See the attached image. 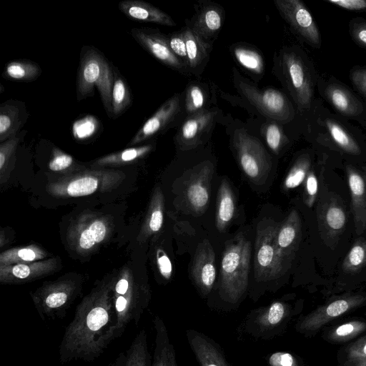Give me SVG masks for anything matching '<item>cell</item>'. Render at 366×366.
<instances>
[{
  "label": "cell",
  "instance_id": "obj_1",
  "mask_svg": "<svg viewBox=\"0 0 366 366\" xmlns=\"http://www.w3.org/2000/svg\"><path fill=\"white\" fill-rule=\"evenodd\" d=\"M115 310L106 296L85 300L65 329L59 350L60 362L98 358L115 339Z\"/></svg>",
  "mask_w": 366,
  "mask_h": 366
},
{
  "label": "cell",
  "instance_id": "obj_2",
  "mask_svg": "<svg viewBox=\"0 0 366 366\" xmlns=\"http://www.w3.org/2000/svg\"><path fill=\"white\" fill-rule=\"evenodd\" d=\"M305 120L306 137L317 148L353 159L366 155L365 134L332 112L321 98H316Z\"/></svg>",
  "mask_w": 366,
  "mask_h": 366
},
{
  "label": "cell",
  "instance_id": "obj_3",
  "mask_svg": "<svg viewBox=\"0 0 366 366\" xmlns=\"http://www.w3.org/2000/svg\"><path fill=\"white\" fill-rule=\"evenodd\" d=\"M251 249V242L242 234H239L226 244L219 284V295L226 302H238L247 289Z\"/></svg>",
  "mask_w": 366,
  "mask_h": 366
},
{
  "label": "cell",
  "instance_id": "obj_4",
  "mask_svg": "<svg viewBox=\"0 0 366 366\" xmlns=\"http://www.w3.org/2000/svg\"><path fill=\"white\" fill-rule=\"evenodd\" d=\"M281 66L297 111L305 119L316 99L318 73L307 55L297 47L282 53Z\"/></svg>",
  "mask_w": 366,
  "mask_h": 366
},
{
  "label": "cell",
  "instance_id": "obj_5",
  "mask_svg": "<svg viewBox=\"0 0 366 366\" xmlns=\"http://www.w3.org/2000/svg\"><path fill=\"white\" fill-rule=\"evenodd\" d=\"M114 72L104 55L94 47H84L77 71L76 97L81 101L94 94L97 87L109 116L112 118V92Z\"/></svg>",
  "mask_w": 366,
  "mask_h": 366
},
{
  "label": "cell",
  "instance_id": "obj_6",
  "mask_svg": "<svg viewBox=\"0 0 366 366\" xmlns=\"http://www.w3.org/2000/svg\"><path fill=\"white\" fill-rule=\"evenodd\" d=\"M317 90L336 114L366 127V102L345 84L332 76L318 74Z\"/></svg>",
  "mask_w": 366,
  "mask_h": 366
},
{
  "label": "cell",
  "instance_id": "obj_7",
  "mask_svg": "<svg viewBox=\"0 0 366 366\" xmlns=\"http://www.w3.org/2000/svg\"><path fill=\"white\" fill-rule=\"evenodd\" d=\"M278 224L263 221L257 227L254 257V276L257 281L267 282L280 277L286 269L275 245Z\"/></svg>",
  "mask_w": 366,
  "mask_h": 366
},
{
  "label": "cell",
  "instance_id": "obj_8",
  "mask_svg": "<svg viewBox=\"0 0 366 366\" xmlns=\"http://www.w3.org/2000/svg\"><path fill=\"white\" fill-rule=\"evenodd\" d=\"M233 144L244 173L253 183L262 184L271 167L269 156L262 144L244 129H239L234 133Z\"/></svg>",
  "mask_w": 366,
  "mask_h": 366
},
{
  "label": "cell",
  "instance_id": "obj_9",
  "mask_svg": "<svg viewBox=\"0 0 366 366\" xmlns=\"http://www.w3.org/2000/svg\"><path fill=\"white\" fill-rule=\"evenodd\" d=\"M236 86L239 92L267 117L283 124L295 119V109L287 97L279 90L259 89L242 80H237Z\"/></svg>",
  "mask_w": 366,
  "mask_h": 366
},
{
  "label": "cell",
  "instance_id": "obj_10",
  "mask_svg": "<svg viewBox=\"0 0 366 366\" xmlns=\"http://www.w3.org/2000/svg\"><path fill=\"white\" fill-rule=\"evenodd\" d=\"M289 315L290 307L286 303L273 302L251 311L244 320V331L255 338H274L282 332Z\"/></svg>",
  "mask_w": 366,
  "mask_h": 366
},
{
  "label": "cell",
  "instance_id": "obj_11",
  "mask_svg": "<svg viewBox=\"0 0 366 366\" xmlns=\"http://www.w3.org/2000/svg\"><path fill=\"white\" fill-rule=\"evenodd\" d=\"M274 4L285 21L297 35L313 48L320 49L322 39L317 24L306 7L300 0H275Z\"/></svg>",
  "mask_w": 366,
  "mask_h": 366
},
{
  "label": "cell",
  "instance_id": "obj_12",
  "mask_svg": "<svg viewBox=\"0 0 366 366\" xmlns=\"http://www.w3.org/2000/svg\"><path fill=\"white\" fill-rule=\"evenodd\" d=\"M131 35L139 45L167 66L184 72L187 65L171 50L168 36L152 28H133Z\"/></svg>",
  "mask_w": 366,
  "mask_h": 366
},
{
  "label": "cell",
  "instance_id": "obj_13",
  "mask_svg": "<svg viewBox=\"0 0 366 366\" xmlns=\"http://www.w3.org/2000/svg\"><path fill=\"white\" fill-rule=\"evenodd\" d=\"M212 174V164L204 162L197 167L187 182L183 192L184 199L195 214L204 213L209 205Z\"/></svg>",
  "mask_w": 366,
  "mask_h": 366
},
{
  "label": "cell",
  "instance_id": "obj_14",
  "mask_svg": "<svg viewBox=\"0 0 366 366\" xmlns=\"http://www.w3.org/2000/svg\"><path fill=\"white\" fill-rule=\"evenodd\" d=\"M192 277L201 295L207 297L212 290L216 278L215 254L208 240H204L196 249Z\"/></svg>",
  "mask_w": 366,
  "mask_h": 366
},
{
  "label": "cell",
  "instance_id": "obj_15",
  "mask_svg": "<svg viewBox=\"0 0 366 366\" xmlns=\"http://www.w3.org/2000/svg\"><path fill=\"white\" fill-rule=\"evenodd\" d=\"M186 337L200 366H232L220 345L204 333L189 329Z\"/></svg>",
  "mask_w": 366,
  "mask_h": 366
},
{
  "label": "cell",
  "instance_id": "obj_16",
  "mask_svg": "<svg viewBox=\"0 0 366 366\" xmlns=\"http://www.w3.org/2000/svg\"><path fill=\"white\" fill-rule=\"evenodd\" d=\"M345 169L355 231L360 235L366 229V174L350 164H346Z\"/></svg>",
  "mask_w": 366,
  "mask_h": 366
},
{
  "label": "cell",
  "instance_id": "obj_17",
  "mask_svg": "<svg viewBox=\"0 0 366 366\" xmlns=\"http://www.w3.org/2000/svg\"><path fill=\"white\" fill-rule=\"evenodd\" d=\"M180 109V97L175 94L167 99L157 111L149 118L131 141V144L144 142L163 131L174 119Z\"/></svg>",
  "mask_w": 366,
  "mask_h": 366
},
{
  "label": "cell",
  "instance_id": "obj_18",
  "mask_svg": "<svg viewBox=\"0 0 366 366\" xmlns=\"http://www.w3.org/2000/svg\"><path fill=\"white\" fill-rule=\"evenodd\" d=\"M301 224L298 213L293 209L285 221L278 225L275 245L282 261L288 264L300 238Z\"/></svg>",
  "mask_w": 366,
  "mask_h": 366
},
{
  "label": "cell",
  "instance_id": "obj_19",
  "mask_svg": "<svg viewBox=\"0 0 366 366\" xmlns=\"http://www.w3.org/2000/svg\"><path fill=\"white\" fill-rule=\"evenodd\" d=\"M118 8L122 13L131 19L169 26L176 25L170 16L145 1L123 0L119 3Z\"/></svg>",
  "mask_w": 366,
  "mask_h": 366
},
{
  "label": "cell",
  "instance_id": "obj_20",
  "mask_svg": "<svg viewBox=\"0 0 366 366\" xmlns=\"http://www.w3.org/2000/svg\"><path fill=\"white\" fill-rule=\"evenodd\" d=\"M214 115V112L204 109L190 115L178 133L177 140L179 144L185 148L197 145L201 137L212 125Z\"/></svg>",
  "mask_w": 366,
  "mask_h": 366
},
{
  "label": "cell",
  "instance_id": "obj_21",
  "mask_svg": "<svg viewBox=\"0 0 366 366\" xmlns=\"http://www.w3.org/2000/svg\"><path fill=\"white\" fill-rule=\"evenodd\" d=\"M29 114L24 102L9 99L0 106V141L3 142L16 136Z\"/></svg>",
  "mask_w": 366,
  "mask_h": 366
},
{
  "label": "cell",
  "instance_id": "obj_22",
  "mask_svg": "<svg viewBox=\"0 0 366 366\" xmlns=\"http://www.w3.org/2000/svg\"><path fill=\"white\" fill-rule=\"evenodd\" d=\"M153 325L155 340L152 366H177L175 348L163 320L157 315Z\"/></svg>",
  "mask_w": 366,
  "mask_h": 366
},
{
  "label": "cell",
  "instance_id": "obj_23",
  "mask_svg": "<svg viewBox=\"0 0 366 366\" xmlns=\"http://www.w3.org/2000/svg\"><path fill=\"white\" fill-rule=\"evenodd\" d=\"M364 300L361 296H349L337 299L332 301L327 306L321 308L318 312L314 315H310L303 321H314L300 324L299 328L300 330H308L314 329L320 324V322H324L328 318H333L340 316L347 312L351 307L360 304Z\"/></svg>",
  "mask_w": 366,
  "mask_h": 366
},
{
  "label": "cell",
  "instance_id": "obj_24",
  "mask_svg": "<svg viewBox=\"0 0 366 366\" xmlns=\"http://www.w3.org/2000/svg\"><path fill=\"white\" fill-rule=\"evenodd\" d=\"M224 20L222 10L214 5L204 6L194 18L192 29L203 39L214 36Z\"/></svg>",
  "mask_w": 366,
  "mask_h": 366
},
{
  "label": "cell",
  "instance_id": "obj_25",
  "mask_svg": "<svg viewBox=\"0 0 366 366\" xmlns=\"http://www.w3.org/2000/svg\"><path fill=\"white\" fill-rule=\"evenodd\" d=\"M235 200L232 189L226 179L221 182L217 192L216 227L224 231L234 215Z\"/></svg>",
  "mask_w": 366,
  "mask_h": 366
},
{
  "label": "cell",
  "instance_id": "obj_26",
  "mask_svg": "<svg viewBox=\"0 0 366 366\" xmlns=\"http://www.w3.org/2000/svg\"><path fill=\"white\" fill-rule=\"evenodd\" d=\"M41 74V69L36 63L18 59L6 64L2 76L12 81L29 82L36 79Z\"/></svg>",
  "mask_w": 366,
  "mask_h": 366
},
{
  "label": "cell",
  "instance_id": "obj_27",
  "mask_svg": "<svg viewBox=\"0 0 366 366\" xmlns=\"http://www.w3.org/2000/svg\"><path fill=\"white\" fill-rule=\"evenodd\" d=\"M146 331L140 330L125 352L124 366H152V355L149 351Z\"/></svg>",
  "mask_w": 366,
  "mask_h": 366
},
{
  "label": "cell",
  "instance_id": "obj_28",
  "mask_svg": "<svg viewBox=\"0 0 366 366\" xmlns=\"http://www.w3.org/2000/svg\"><path fill=\"white\" fill-rule=\"evenodd\" d=\"M186 43L188 66L195 69L207 56L209 44L192 28L183 31Z\"/></svg>",
  "mask_w": 366,
  "mask_h": 366
},
{
  "label": "cell",
  "instance_id": "obj_29",
  "mask_svg": "<svg viewBox=\"0 0 366 366\" xmlns=\"http://www.w3.org/2000/svg\"><path fill=\"white\" fill-rule=\"evenodd\" d=\"M132 96L124 78L114 73V81L112 92V118L121 116L131 105Z\"/></svg>",
  "mask_w": 366,
  "mask_h": 366
},
{
  "label": "cell",
  "instance_id": "obj_30",
  "mask_svg": "<svg viewBox=\"0 0 366 366\" xmlns=\"http://www.w3.org/2000/svg\"><path fill=\"white\" fill-rule=\"evenodd\" d=\"M322 221L328 234L337 236L345 228L346 214L341 205L331 200L322 212Z\"/></svg>",
  "mask_w": 366,
  "mask_h": 366
},
{
  "label": "cell",
  "instance_id": "obj_31",
  "mask_svg": "<svg viewBox=\"0 0 366 366\" xmlns=\"http://www.w3.org/2000/svg\"><path fill=\"white\" fill-rule=\"evenodd\" d=\"M312 165V157L310 153L300 154L295 160L285 182L284 187L291 189L300 186L306 179Z\"/></svg>",
  "mask_w": 366,
  "mask_h": 366
},
{
  "label": "cell",
  "instance_id": "obj_32",
  "mask_svg": "<svg viewBox=\"0 0 366 366\" xmlns=\"http://www.w3.org/2000/svg\"><path fill=\"white\" fill-rule=\"evenodd\" d=\"M366 266V240L358 239L345 257L342 269L347 273H355Z\"/></svg>",
  "mask_w": 366,
  "mask_h": 366
},
{
  "label": "cell",
  "instance_id": "obj_33",
  "mask_svg": "<svg viewBox=\"0 0 366 366\" xmlns=\"http://www.w3.org/2000/svg\"><path fill=\"white\" fill-rule=\"evenodd\" d=\"M233 53L237 61L244 68L255 74H261L263 71V59L257 51L238 46L234 48Z\"/></svg>",
  "mask_w": 366,
  "mask_h": 366
},
{
  "label": "cell",
  "instance_id": "obj_34",
  "mask_svg": "<svg viewBox=\"0 0 366 366\" xmlns=\"http://www.w3.org/2000/svg\"><path fill=\"white\" fill-rule=\"evenodd\" d=\"M263 134L269 148L275 154L288 142L282 128L277 123H269L264 127Z\"/></svg>",
  "mask_w": 366,
  "mask_h": 366
},
{
  "label": "cell",
  "instance_id": "obj_35",
  "mask_svg": "<svg viewBox=\"0 0 366 366\" xmlns=\"http://www.w3.org/2000/svg\"><path fill=\"white\" fill-rule=\"evenodd\" d=\"M106 234V227L101 221L93 222L89 228L84 230L79 237V246L82 249H89L95 243L102 242Z\"/></svg>",
  "mask_w": 366,
  "mask_h": 366
},
{
  "label": "cell",
  "instance_id": "obj_36",
  "mask_svg": "<svg viewBox=\"0 0 366 366\" xmlns=\"http://www.w3.org/2000/svg\"><path fill=\"white\" fill-rule=\"evenodd\" d=\"M205 102V93L199 85L192 84L188 87L185 100V109L188 114L192 115L204 110Z\"/></svg>",
  "mask_w": 366,
  "mask_h": 366
},
{
  "label": "cell",
  "instance_id": "obj_37",
  "mask_svg": "<svg viewBox=\"0 0 366 366\" xmlns=\"http://www.w3.org/2000/svg\"><path fill=\"white\" fill-rule=\"evenodd\" d=\"M97 186V179L85 177L71 182L67 187V192L71 197L86 196L94 192Z\"/></svg>",
  "mask_w": 366,
  "mask_h": 366
},
{
  "label": "cell",
  "instance_id": "obj_38",
  "mask_svg": "<svg viewBox=\"0 0 366 366\" xmlns=\"http://www.w3.org/2000/svg\"><path fill=\"white\" fill-rule=\"evenodd\" d=\"M98 121L93 116H86L73 124L72 134L79 139L89 138L97 132Z\"/></svg>",
  "mask_w": 366,
  "mask_h": 366
},
{
  "label": "cell",
  "instance_id": "obj_39",
  "mask_svg": "<svg viewBox=\"0 0 366 366\" xmlns=\"http://www.w3.org/2000/svg\"><path fill=\"white\" fill-rule=\"evenodd\" d=\"M349 34L360 47L366 49V19L355 17L350 21Z\"/></svg>",
  "mask_w": 366,
  "mask_h": 366
},
{
  "label": "cell",
  "instance_id": "obj_40",
  "mask_svg": "<svg viewBox=\"0 0 366 366\" xmlns=\"http://www.w3.org/2000/svg\"><path fill=\"white\" fill-rule=\"evenodd\" d=\"M168 42L172 52L187 66V54L183 31L174 32L168 36Z\"/></svg>",
  "mask_w": 366,
  "mask_h": 366
},
{
  "label": "cell",
  "instance_id": "obj_41",
  "mask_svg": "<svg viewBox=\"0 0 366 366\" xmlns=\"http://www.w3.org/2000/svg\"><path fill=\"white\" fill-rule=\"evenodd\" d=\"M349 76L354 88L366 99V66H353L350 70Z\"/></svg>",
  "mask_w": 366,
  "mask_h": 366
},
{
  "label": "cell",
  "instance_id": "obj_42",
  "mask_svg": "<svg viewBox=\"0 0 366 366\" xmlns=\"http://www.w3.org/2000/svg\"><path fill=\"white\" fill-rule=\"evenodd\" d=\"M304 201L308 207H312L317 193V179L315 172L310 169L305 180Z\"/></svg>",
  "mask_w": 366,
  "mask_h": 366
},
{
  "label": "cell",
  "instance_id": "obj_43",
  "mask_svg": "<svg viewBox=\"0 0 366 366\" xmlns=\"http://www.w3.org/2000/svg\"><path fill=\"white\" fill-rule=\"evenodd\" d=\"M162 203V197L159 194L149 220V228L151 232H157L162 226L164 217Z\"/></svg>",
  "mask_w": 366,
  "mask_h": 366
},
{
  "label": "cell",
  "instance_id": "obj_44",
  "mask_svg": "<svg viewBox=\"0 0 366 366\" xmlns=\"http://www.w3.org/2000/svg\"><path fill=\"white\" fill-rule=\"evenodd\" d=\"M269 366H299L297 360L290 353L276 352L268 357Z\"/></svg>",
  "mask_w": 366,
  "mask_h": 366
},
{
  "label": "cell",
  "instance_id": "obj_45",
  "mask_svg": "<svg viewBox=\"0 0 366 366\" xmlns=\"http://www.w3.org/2000/svg\"><path fill=\"white\" fill-rule=\"evenodd\" d=\"M73 158L58 149L54 150V155L49 162V169L52 171H61L71 165Z\"/></svg>",
  "mask_w": 366,
  "mask_h": 366
},
{
  "label": "cell",
  "instance_id": "obj_46",
  "mask_svg": "<svg viewBox=\"0 0 366 366\" xmlns=\"http://www.w3.org/2000/svg\"><path fill=\"white\" fill-rule=\"evenodd\" d=\"M336 6L349 11L366 12V0H325Z\"/></svg>",
  "mask_w": 366,
  "mask_h": 366
},
{
  "label": "cell",
  "instance_id": "obj_47",
  "mask_svg": "<svg viewBox=\"0 0 366 366\" xmlns=\"http://www.w3.org/2000/svg\"><path fill=\"white\" fill-rule=\"evenodd\" d=\"M158 265L162 275L167 280H169L172 273V264L169 258L166 254L162 253L158 257Z\"/></svg>",
  "mask_w": 366,
  "mask_h": 366
},
{
  "label": "cell",
  "instance_id": "obj_48",
  "mask_svg": "<svg viewBox=\"0 0 366 366\" xmlns=\"http://www.w3.org/2000/svg\"><path fill=\"white\" fill-rule=\"evenodd\" d=\"M360 328V324L356 322L345 323L339 326L335 331L337 337H344L350 335Z\"/></svg>",
  "mask_w": 366,
  "mask_h": 366
},
{
  "label": "cell",
  "instance_id": "obj_49",
  "mask_svg": "<svg viewBox=\"0 0 366 366\" xmlns=\"http://www.w3.org/2000/svg\"><path fill=\"white\" fill-rule=\"evenodd\" d=\"M13 274L19 279H24L29 277L30 274V269L25 264H17L12 269Z\"/></svg>",
  "mask_w": 366,
  "mask_h": 366
},
{
  "label": "cell",
  "instance_id": "obj_50",
  "mask_svg": "<svg viewBox=\"0 0 366 366\" xmlns=\"http://www.w3.org/2000/svg\"><path fill=\"white\" fill-rule=\"evenodd\" d=\"M352 357L365 360L366 358V340L357 345L351 352Z\"/></svg>",
  "mask_w": 366,
  "mask_h": 366
},
{
  "label": "cell",
  "instance_id": "obj_51",
  "mask_svg": "<svg viewBox=\"0 0 366 366\" xmlns=\"http://www.w3.org/2000/svg\"><path fill=\"white\" fill-rule=\"evenodd\" d=\"M129 290V282L126 279H121L115 286L116 297H123Z\"/></svg>",
  "mask_w": 366,
  "mask_h": 366
},
{
  "label": "cell",
  "instance_id": "obj_52",
  "mask_svg": "<svg viewBox=\"0 0 366 366\" xmlns=\"http://www.w3.org/2000/svg\"><path fill=\"white\" fill-rule=\"evenodd\" d=\"M18 256L23 260L32 261L36 258L35 252L30 249H21L18 251Z\"/></svg>",
  "mask_w": 366,
  "mask_h": 366
},
{
  "label": "cell",
  "instance_id": "obj_53",
  "mask_svg": "<svg viewBox=\"0 0 366 366\" xmlns=\"http://www.w3.org/2000/svg\"><path fill=\"white\" fill-rule=\"evenodd\" d=\"M126 360L125 352H120L116 359L109 365V366H124Z\"/></svg>",
  "mask_w": 366,
  "mask_h": 366
},
{
  "label": "cell",
  "instance_id": "obj_54",
  "mask_svg": "<svg viewBox=\"0 0 366 366\" xmlns=\"http://www.w3.org/2000/svg\"><path fill=\"white\" fill-rule=\"evenodd\" d=\"M360 366H366V360H365V362Z\"/></svg>",
  "mask_w": 366,
  "mask_h": 366
}]
</instances>
